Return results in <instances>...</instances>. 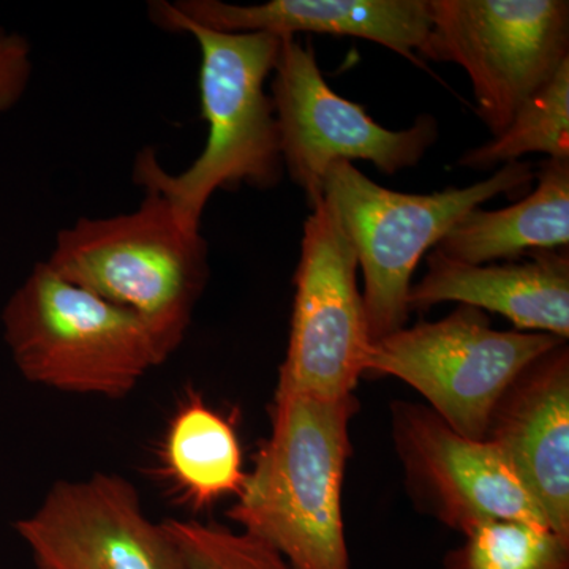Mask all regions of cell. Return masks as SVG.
<instances>
[{
    "instance_id": "44dd1931",
    "label": "cell",
    "mask_w": 569,
    "mask_h": 569,
    "mask_svg": "<svg viewBox=\"0 0 569 569\" xmlns=\"http://www.w3.org/2000/svg\"><path fill=\"white\" fill-rule=\"evenodd\" d=\"M37 569V568H36Z\"/></svg>"
},
{
    "instance_id": "7c38bea8",
    "label": "cell",
    "mask_w": 569,
    "mask_h": 569,
    "mask_svg": "<svg viewBox=\"0 0 569 569\" xmlns=\"http://www.w3.org/2000/svg\"><path fill=\"white\" fill-rule=\"evenodd\" d=\"M496 445L541 509L549 529L569 541L568 343L527 366L490 417Z\"/></svg>"
},
{
    "instance_id": "ba28073f",
    "label": "cell",
    "mask_w": 569,
    "mask_h": 569,
    "mask_svg": "<svg viewBox=\"0 0 569 569\" xmlns=\"http://www.w3.org/2000/svg\"><path fill=\"white\" fill-rule=\"evenodd\" d=\"M272 74L283 170L305 190L309 208L323 200L325 176L332 164L366 160L381 173L396 174L421 162L438 140L432 116H421L408 129L389 130L365 107L332 91L312 44L298 37L280 39Z\"/></svg>"
},
{
    "instance_id": "4fadbf2b",
    "label": "cell",
    "mask_w": 569,
    "mask_h": 569,
    "mask_svg": "<svg viewBox=\"0 0 569 569\" xmlns=\"http://www.w3.org/2000/svg\"><path fill=\"white\" fill-rule=\"evenodd\" d=\"M182 20L219 32H263L284 39L296 33L356 37L376 41L422 67L429 39V0H271L233 6L220 0L167 2Z\"/></svg>"
},
{
    "instance_id": "3957f363",
    "label": "cell",
    "mask_w": 569,
    "mask_h": 569,
    "mask_svg": "<svg viewBox=\"0 0 569 569\" xmlns=\"http://www.w3.org/2000/svg\"><path fill=\"white\" fill-rule=\"evenodd\" d=\"M52 271L148 326L164 358L181 347L209 279L208 242L162 194L132 212L81 217L56 236Z\"/></svg>"
},
{
    "instance_id": "277c9868",
    "label": "cell",
    "mask_w": 569,
    "mask_h": 569,
    "mask_svg": "<svg viewBox=\"0 0 569 569\" xmlns=\"http://www.w3.org/2000/svg\"><path fill=\"white\" fill-rule=\"evenodd\" d=\"M0 320L18 372L52 391L123 399L167 362L140 318L62 279L47 261L11 293Z\"/></svg>"
},
{
    "instance_id": "2e32d148",
    "label": "cell",
    "mask_w": 569,
    "mask_h": 569,
    "mask_svg": "<svg viewBox=\"0 0 569 569\" xmlns=\"http://www.w3.org/2000/svg\"><path fill=\"white\" fill-rule=\"evenodd\" d=\"M162 460L183 500L197 509L238 497L244 486L247 473L233 425L194 392L170 419Z\"/></svg>"
},
{
    "instance_id": "6da1fadb",
    "label": "cell",
    "mask_w": 569,
    "mask_h": 569,
    "mask_svg": "<svg viewBox=\"0 0 569 569\" xmlns=\"http://www.w3.org/2000/svg\"><path fill=\"white\" fill-rule=\"evenodd\" d=\"M149 17L164 31L189 33L198 41V88L208 140L203 152L179 174L167 173L152 148L142 149L134 160L133 182L162 194L186 227L200 230L217 190L271 189L282 179L274 104L264 91L280 39L263 32L212 31L182 20L167 2H152Z\"/></svg>"
},
{
    "instance_id": "9a60e30c",
    "label": "cell",
    "mask_w": 569,
    "mask_h": 569,
    "mask_svg": "<svg viewBox=\"0 0 569 569\" xmlns=\"http://www.w3.org/2000/svg\"><path fill=\"white\" fill-rule=\"evenodd\" d=\"M535 178L537 189L519 203L498 211L477 208L463 216L441 239L437 252L478 266L568 249L569 159L546 160Z\"/></svg>"
},
{
    "instance_id": "e0dca14e",
    "label": "cell",
    "mask_w": 569,
    "mask_h": 569,
    "mask_svg": "<svg viewBox=\"0 0 569 569\" xmlns=\"http://www.w3.org/2000/svg\"><path fill=\"white\" fill-rule=\"evenodd\" d=\"M549 159H569V61L552 80L526 102L507 130L460 157L462 167L490 170L497 164L519 162L527 153Z\"/></svg>"
},
{
    "instance_id": "52a82bcc",
    "label": "cell",
    "mask_w": 569,
    "mask_h": 569,
    "mask_svg": "<svg viewBox=\"0 0 569 569\" xmlns=\"http://www.w3.org/2000/svg\"><path fill=\"white\" fill-rule=\"evenodd\" d=\"M429 9L421 58L467 71L493 138L569 61L567 0H429Z\"/></svg>"
},
{
    "instance_id": "8fae6325",
    "label": "cell",
    "mask_w": 569,
    "mask_h": 569,
    "mask_svg": "<svg viewBox=\"0 0 569 569\" xmlns=\"http://www.w3.org/2000/svg\"><path fill=\"white\" fill-rule=\"evenodd\" d=\"M392 430L408 488L449 529L466 535L496 520L549 527L518 475L486 438L462 436L429 407L408 402L392 408Z\"/></svg>"
},
{
    "instance_id": "d6986e66",
    "label": "cell",
    "mask_w": 569,
    "mask_h": 569,
    "mask_svg": "<svg viewBox=\"0 0 569 569\" xmlns=\"http://www.w3.org/2000/svg\"><path fill=\"white\" fill-rule=\"evenodd\" d=\"M186 569H291L280 553L246 531L201 520L164 522Z\"/></svg>"
},
{
    "instance_id": "8992f818",
    "label": "cell",
    "mask_w": 569,
    "mask_h": 569,
    "mask_svg": "<svg viewBox=\"0 0 569 569\" xmlns=\"http://www.w3.org/2000/svg\"><path fill=\"white\" fill-rule=\"evenodd\" d=\"M563 342L545 332L497 331L482 310L460 306L443 320L373 342L366 373L406 381L456 432L481 440L509 385Z\"/></svg>"
},
{
    "instance_id": "ac0fdd59",
    "label": "cell",
    "mask_w": 569,
    "mask_h": 569,
    "mask_svg": "<svg viewBox=\"0 0 569 569\" xmlns=\"http://www.w3.org/2000/svg\"><path fill=\"white\" fill-rule=\"evenodd\" d=\"M445 569H569V541L541 523L496 520L463 535Z\"/></svg>"
},
{
    "instance_id": "7a4b0ae2",
    "label": "cell",
    "mask_w": 569,
    "mask_h": 569,
    "mask_svg": "<svg viewBox=\"0 0 569 569\" xmlns=\"http://www.w3.org/2000/svg\"><path fill=\"white\" fill-rule=\"evenodd\" d=\"M353 396L276 392L272 427L228 511L291 569H351L342 519Z\"/></svg>"
},
{
    "instance_id": "5bb4252c",
    "label": "cell",
    "mask_w": 569,
    "mask_h": 569,
    "mask_svg": "<svg viewBox=\"0 0 569 569\" xmlns=\"http://www.w3.org/2000/svg\"><path fill=\"white\" fill-rule=\"evenodd\" d=\"M529 261L468 264L433 249L427 272L410 291V312L459 302L507 317L520 329L569 337L568 249L529 254Z\"/></svg>"
},
{
    "instance_id": "ffe728a7",
    "label": "cell",
    "mask_w": 569,
    "mask_h": 569,
    "mask_svg": "<svg viewBox=\"0 0 569 569\" xmlns=\"http://www.w3.org/2000/svg\"><path fill=\"white\" fill-rule=\"evenodd\" d=\"M32 70V48L26 37L0 28V118L20 103Z\"/></svg>"
},
{
    "instance_id": "30bf717a",
    "label": "cell",
    "mask_w": 569,
    "mask_h": 569,
    "mask_svg": "<svg viewBox=\"0 0 569 569\" xmlns=\"http://www.w3.org/2000/svg\"><path fill=\"white\" fill-rule=\"evenodd\" d=\"M14 531L37 569H186L164 522L148 518L121 475L54 482Z\"/></svg>"
},
{
    "instance_id": "9c48e42d",
    "label": "cell",
    "mask_w": 569,
    "mask_h": 569,
    "mask_svg": "<svg viewBox=\"0 0 569 569\" xmlns=\"http://www.w3.org/2000/svg\"><path fill=\"white\" fill-rule=\"evenodd\" d=\"M310 209L277 392L346 399L365 376L372 347L358 287V258L331 206L321 200Z\"/></svg>"
},
{
    "instance_id": "5b68a950",
    "label": "cell",
    "mask_w": 569,
    "mask_h": 569,
    "mask_svg": "<svg viewBox=\"0 0 569 569\" xmlns=\"http://www.w3.org/2000/svg\"><path fill=\"white\" fill-rule=\"evenodd\" d=\"M533 179L529 162H511L486 181L463 189L413 194L378 186L350 162L329 168L323 200L342 224L361 266L372 343L406 328L411 277L427 250L436 249L468 212L498 194L529 189Z\"/></svg>"
}]
</instances>
